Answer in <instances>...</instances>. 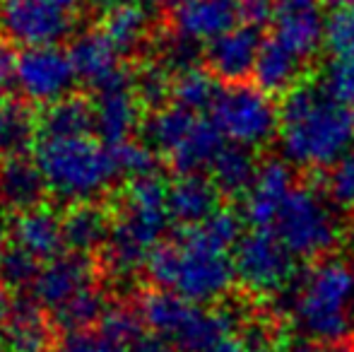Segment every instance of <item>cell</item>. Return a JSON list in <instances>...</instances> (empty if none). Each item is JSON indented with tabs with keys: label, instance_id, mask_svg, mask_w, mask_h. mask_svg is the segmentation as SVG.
<instances>
[{
	"label": "cell",
	"instance_id": "cell-1",
	"mask_svg": "<svg viewBox=\"0 0 354 352\" xmlns=\"http://www.w3.org/2000/svg\"><path fill=\"white\" fill-rule=\"evenodd\" d=\"M282 157L308 174L328 169L354 145V109L328 97L313 80L280 99Z\"/></svg>",
	"mask_w": 354,
	"mask_h": 352
},
{
	"label": "cell",
	"instance_id": "cell-2",
	"mask_svg": "<svg viewBox=\"0 0 354 352\" xmlns=\"http://www.w3.org/2000/svg\"><path fill=\"white\" fill-rule=\"evenodd\" d=\"M287 321L318 345L354 343V256L311 261L289 287Z\"/></svg>",
	"mask_w": 354,
	"mask_h": 352
},
{
	"label": "cell",
	"instance_id": "cell-3",
	"mask_svg": "<svg viewBox=\"0 0 354 352\" xmlns=\"http://www.w3.org/2000/svg\"><path fill=\"white\" fill-rule=\"evenodd\" d=\"M34 160L51 193L68 203L99 201L118 176L111 147L97 138H41Z\"/></svg>",
	"mask_w": 354,
	"mask_h": 352
},
{
	"label": "cell",
	"instance_id": "cell-4",
	"mask_svg": "<svg viewBox=\"0 0 354 352\" xmlns=\"http://www.w3.org/2000/svg\"><path fill=\"white\" fill-rule=\"evenodd\" d=\"M272 230L289 254L301 259L304 263L337 254L345 241L340 210L333 205L313 176L308 181H304L301 176L289 191Z\"/></svg>",
	"mask_w": 354,
	"mask_h": 352
},
{
	"label": "cell",
	"instance_id": "cell-5",
	"mask_svg": "<svg viewBox=\"0 0 354 352\" xmlns=\"http://www.w3.org/2000/svg\"><path fill=\"white\" fill-rule=\"evenodd\" d=\"M294 256L275 230H248L232 254L234 275L241 297L253 304L277 299L289 292L297 275Z\"/></svg>",
	"mask_w": 354,
	"mask_h": 352
},
{
	"label": "cell",
	"instance_id": "cell-6",
	"mask_svg": "<svg viewBox=\"0 0 354 352\" xmlns=\"http://www.w3.org/2000/svg\"><path fill=\"white\" fill-rule=\"evenodd\" d=\"M210 113L229 142H239L253 150L270 145L280 133V106L251 82L222 87Z\"/></svg>",
	"mask_w": 354,
	"mask_h": 352
},
{
	"label": "cell",
	"instance_id": "cell-7",
	"mask_svg": "<svg viewBox=\"0 0 354 352\" xmlns=\"http://www.w3.org/2000/svg\"><path fill=\"white\" fill-rule=\"evenodd\" d=\"M111 205L116 212V227L131 239L149 251L162 244V237L167 234L171 222L169 186L162 174L126 181Z\"/></svg>",
	"mask_w": 354,
	"mask_h": 352
},
{
	"label": "cell",
	"instance_id": "cell-8",
	"mask_svg": "<svg viewBox=\"0 0 354 352\" xmlns=\"http://www.w3.org/2000/svg\"><path fill=\"white\" fill-rule=\"evenodd\" d=\"M73 24L75 12L56 0H0V34L10 44L58 46Z\"/></svg>",
	"mask_w": 354,
	"mask_h": 352
},
{
	"label": "cell",
	"instance_id": "cell-9",
	"mask_svg": "<svg viewBox=\"0 0 354 352\" xmlns=\"http://www.w3.org/2000/svg\"><path fill=\"white\" fill-rule=\"evenodd\" d=\"M77 82L73 58L61 46H34L22 48L17 58V80L15 87L22 97L39 106L73 94Z\"/></svg>",
	"mask_w": 354,
	"mask_h": 352
},
{
	"label": "cell",
	"instance_id": "cell-10",
	"mask_svg": "<svg viewBox=\"0 0 354 352\" xmlns=\"http://www.w3.org/2000/svg\"><path fill=\"white\" fill-rule=\"evenodd\" d=\"M178 246H181V263H178L174 292L201 306L222 304L229 292L236 287V275H234L229 254H217V251L183 244V241H178Z\"/></svg>",
	"mask_w": 354,
	"mask_h": 352
},
{
	"label": "cell",
	"instance_id": "cell-11",
	"mask_svg": "<svg viewBox=\"0 0 354 352\" xmlns=\"http://www.w3.org/2000/svg\"><path fill=\"white\" fill-rule=\"evenodd\" d=\"M94 111H97V136L104 145H118L131 140L140 131L145 109L133 89V66H126L111 82L94 89Z\"/></svg>",
	"mask_w": 354,
	"mask_h": 352
},
{
	"label": "cell",
	"instance_id": "cell-12",
	"mask_svg": "<svg viewBox=\"0 0 354 352\" xmlns=\"http://www.w3.org/2000/svg\"><path fill=\"white\" fill-rule=\"evenodd\" d=\"M299 178V169L284 157H261L256 181L241 201V215L251 230H272L284 198L297 186Z\"/></svg>",
	"mask_w": 354,
	"mask_h": 352
},
{
	"label": "cell",
	"instance_id": "cell-13",
	"mask_svg": "<svg viewBox=\"0 0 354 352\" xmlns=\"http://www.w3.org/2000/svg\"><path fill=\"white\" fill-rule=\"evenodd\" d=\"M102 266L87 254H61L56 259L46 261L39 270V277L32 287V297L48 311L58 309L73 299L77 292L97 285V275Z\"/></svg>",
	"mask_w": 354,
	"mask_h": 352
},
{
	"label": "cell",
	"instance_id": "cell-14",
	"mask_svg": "<svg viewBox=\"0 0 354 352\" xmlns=\"http://www.w3.org/2000/svg\"><path fill=\"white\" fill-rule=\"evenodd\" d=\"M261 44V29L239 24L227 34L205 44V68L224 85L246 82L253 75Z\"/></svg>",
	"mask_w": 354,
	"mask_h": 352
},
{
	"label": "cell",
	"instance_id": "cell-15",
	"mask_svg": "<svg viewBox=\"0 0 354 352\" xmlns=\"http://www.w3.org/2000/svg\"><path fill=\"white\" fill-rule=\"evenodd\" d=\"M253 85L272 99L287 97L292 89H297L304 82L313 80L311 63L299 58L294 51L277 37H263V44L258 48L256 66H253Z\"/></svg>",
	"mask_w": 354,
	"mask_h": 352
},
{
	"label": "cell",
	"instance_id": "cell-16",
	"mask_svg": "<svg viewBox=\"0 0 354 352\" xmlns=\"http://www.w3.org/2000/svg\"><path fill=\"white\" fill-rule=\"evenodd\" d=\"M116 212L113 205L104 201H80L71 203L63 210V237L66 249L75 254H102L106 241L111 239Z\"/></svg>",
	"mask_w": 354,
	"mask_h": 352
},
{
	"label": "cell",
	"instance_id": "cell-17",
	"mask_svg": "<svg viewBox=\"0 0 354 352\" xmlns=\"http://www.w3.org/2000/svg\"><path fill=\"white\" fill-rule=\"evenodd\" d=\"M10 237L15 244L22 246L39 261H51L66 254V237H63V212H56L46 203L32 210L17 212L10 220Z\"/></svg>",
	"mask_w": 354,
	"mask_h": 352
},
{
	"label": "cell",
	"instance_id": "cell-18",
	"mask_svg": "<svg viewBox=\"0 0 354 352\" xmlns=\"http://www.w3.org/2000/svg\"><path fill=\"white\" fill-rule=\"evenodd\" d=\"M56 331L46 306L39 304L34 297H19L3 328V345L10 352H51Z\"/></svg>",
	"mask_w": 354,
	"mask_h": 352
},
{
	"label": "cell",
	"instance_id": "cell-19",
	"mask_svg": "<svg viewBox=\"0 0 354 352\" xmlns=\"http://www.w3.org/2000/svg\"><path fill=\"white\" fill-rule=\"evenodd\" d=\"M222 193L217 191L210 174H178L169 183V215L178 230L205 222L222 207Z\"/></svg>",
	"mask_w": 354,
	"mask_h": 352
},
{
	"label": "cell",
	"instance_id": "cell-20",
	"mask_svg": "<svg viewBox=\"0 0 354 352\" xmlns=\"http://www.w3.org/2000/svg\"><path fill=\"white\" fill-rule=\"evenodd\" d=\"M167 24L207 44L239 24V0H188L167 15Z\"/></svg>",
	"mask_w": 354,
	"mask_h": 352
},
{
	"label": "cell",
	"instance_id": "cell-21",
	"mask_svg": "<svg viewBox=\"0 0 354 352\" xmlns=\"http://www.w3.org/2000/svg\"><path fill=\"white\" fill-rule=\"evenodd\" d=\"M48 193L51 188L37 160H32L29 155L0 160V207L17 215V212L44 205Z\"/></svg>",
	"mask_w": 354,
	"mask_h": 352
},
{
	"label": "cell",
	"instance_id": "cell-22",
	"mask_svg": "<svg viewBox=\"0 0 354 352\" xmlns=\"http://www.w3.org/2000/svg\"><path fill=\"white\" fill-rule=\"evenodd\" d=\"M68 53L73 58L77 80L94 89L111 82L126 68L123 56L113 48V44L99 29H89V32L77 34L71 41Z\"/></svg>",
	"mask_w": 354,
	"mask_h": 352
},
{
	"label": "cell",
	"instance_id": "cell-23",
	"mask_svg": "<svg viewBox=\"0 0 354 352\" xmlns=\"http://www.w3.org/2000/svg\"><path fill=\"white\" fill-rule=\"evenodd\" d=\"M136 306L142 316L145 328L162 335V338L171 340V343L188 328L193 316L201 309V304H193V302H188L186 297H181L178 292L159 290V287H147V290H142L140 295H138Z\"/></svg>",
	"mask_w": 354,
	"mask_h": 352
},
{
	"label": "cell",
	"instance_id": "cell-24",
	"mask_svg": "<svg viewBox=\"0 0 354 352\" xmlns=\"http://www.w3.org/2000/svg\"><path fill=\"white\" fill-rule=\"evenodd\" d=\"M99 32L113 44L121 56L142 51L149 46L154 37L152 22H149L147 5L142 0H131V3H118L111 8L102 10L99 17Z\"/></svg>",
	"mask_w": 354,
	"mask_h": 352
},
{
	"label": "cell",
	"instance_id": "cell-25",
	"mask_svg": "<svg viewBox=\"0 0 354 352\" xmlns=\"http://www.w3.org/2000/svg\"><path fill=\"white\" fill-rule=\"evenodd\" d=\"M39 140L41 138H84L97 131L94 97L73 92L39 106Z\"/></svg>",
	"mask_w": 354,
	"mask_h": 352
},
{
	"label": "cell",
	"instance_id": "cell-26",
	"mask_svg": "<svg viewBox=\"0 0 354 352\" xmlns=\"http://www.w3.org/2000/svg\"><path fill=\"white\" fill-rule=\"evenodd\" d=\"M258 165H261V155L258 150L239 142H229L222 147L217 160L210 167V178L222 193L224 201L241 203L246 193L251 191L253 181L258 174Z\"/></svg>",
	"mask_w": 354,
	"mask_h": 352
},
{
	"label": "cell",
	"instance_id": "cell-27",
	"mask_svg": "<svg viewBox=\"0 0 354 352\" xmlns=\"http://www.w3.org/2000/svg\"><path fill=\"white\" fill-rule=\"evenodd\" d=\"M198 113L188 111V109L178 106V104H169L157 111L145 113L142 126H140V140L147 142L162 160H167L196 128Z\"/></svg>",
	"mask_w": 354,
	"mask_h": 352
},
{
	"label": "cell",
	"instance_id": "cell-28",
	"mask_svg": "<svg viewBox=\"0 0 354 352\" xmlns=\"http://www.w3.org/2000/svg\"><path fill=\"white\" fill-rule=\"evenodd\" d=\"M224 147V136L217 128V123L207 118H198L191 136L167 157V165L171 167L174 174H203L210 172L212 162Z\"/></svg>",
	"mask_w": 354,
	"mask_h": 352
},
{
	"label": "cell",
	"instance_id": "cell-29",
	"mask_svg": "<svg viewBox=\"0 0 354 352\" xmlns=\"http://www.w3.org/2000/svg\"><path fill=\"white\" fill-rule=\"evenodd\" d=\"M39 142V116L22 99H0V160L24 157Z\"/></svg>",
	"mask_w": 354,
	"mask_h": 352
},
{
	"label": "cell",
	"instance_id": "cell-30",
	"mask_svg": "<svg viewBox=\"0 0 354 352\" xmlns=\"http://www.w3.org/2000/svg\"><path fill=\"white\" fill-rule=\"evenodd\" d=\"M243 225H246V220H243L241 210H236L234 205H222L198 227L178 230L176 239L183 241V244L217 251V254H229V251L236 249L241 237L246 234Z\"/></svg>",
	"mask_w": 354,
	"mask_h": 352
},
{
	"label": "cell",
	"instance_id": "cell-31",
	"mask_svg": "<svg viewBox=\"0 0 354 352\" xmlns=\"http://www.w3.org/2000/svg\"><path fill=\"white\" fill-rule=\"evenodd\" d=\"M277 37L289 51H294L306 63H313L323 46H326V12H284L275 15L272 22Z\"/></svg>",
	"mask_w": 354,
	"mask_h": 352
},
{
	"label": "cell",
	"instance_id": "cell-32",
	"mask_svg": "<svg viewBox=\"0 0 354 352\" xmlns=\"http://www.w3.org/2000/svg\"><path fill=\"white\" fill-rule=\"evenodd\" d=\"M109 304L111 302H109L106 292L99 285H92L77 292L73 299H68L58 309H53L51 319L61 333H82V331H92V326H99Z\"/></svg>",
	"mask_w": 354,
	"mask_h": 352
},
{
	"label": "cell",
	"instance_id": "cell-33",
	"mask_svg": "<svg viewBox=\"0 0 354 352\" xmlns=\"http://www.w3.org/2000/svg\"><path fill=\"white\" fill-rule=\"evenodd\" d=\"M219 80L207 71L205 66L188 68V71L174 75V97L171 104L188 109L193 113L212 111L214 102L219 97Z\"/></svg>",
	"mask_w": 354,
	"mask_h": 352
},
{
	"label": "cell",
	"instance_id": "cell-34",
	"mask_svg": "<svg viewBox=\"0 0 354 352\" xmlns=\"http://www.w3.org/2000/svg\"><path fill=\"white\" fill-rule=\"evenodd\" d=\"M133 89L145 111L169 106L174 97V73L154 58H142L133 66Z\"/></svg>",
	"mask_w": 354,
	"mask_h": 352
},
{
	"label": "cell",
	"instance_id": "cell-35",
	"mask_svg": "<svg viewBox=\"0 0 354 352\" xmlns=\"http://www.w3.org/2000/svg\"><path fill=\"white\" fill-rule=\"evenodd\" d=\"M142 328L145 324L140 311L136 304H128V302H111L97 326L99 333L106 335L121 348H131L133 343H138L142 338Z\"/></svg>",
	"mask_w": 354,
	"mask_h": 352
},
{
	"label": "cell",
	"instance_id": "cell-36",
	"mask_svg": "<svg viewBox=\"0 0 354 352\" xmlns=\"http://www.w3.org/2000/svg\"><path fill=\"white\" fill-rule=\"evenodd\" d=\"M111 155L116 162L118 176L131 181V178L162 174V157L152 150L145 140H123L118 145H111Z\"/></svg>",
	"mask_w": 354,
	"mask_h": 352
},
{
	"label": "cell",
	"instance_id": "cell-37",
	"mask_svg": "<svg viewBox=\"0 0 354 352\" xmlns=\"http://www.w3.org/2000/svg\"><path fill=\"white\" fill-rule=\"evenodd\" d=\"M318 181V186L323 188L330 203L337 210H345L354 215V150L347 152L345 157L330 165L328 169L311 174Z\"/></svg>",
	"mask_w": 354,
	"mask_h": 352
},
{
	"label": "cell",
	"instance_id": "cell-38",
	"mask_svg": "<svg viewBox=\"0 0 354 352\" xmlns=\"http://www.w3.org/2000/svg\"><path fill=\"white\" fill-rule=\"evenodd\" d=\"M326 48L337 56H354V0H330L326 10Z\"/></svg>",
	"mask_w": 354,
	"mask_h": 352
},
{
	"label": "cell",
	"instance_id": "cell-39",
	"mask_svg": "<svg viewBox=\"0 0 354 352\" xmlns=\"http://www.w3.org/2000/svg\"><path fill=\"white\" fill-rule=\"evenodd\" d=\"M41 270V261L24 251L22 246L12 244L0 256V282L8 285L10 290H27L34 287Z\"/></svg>",
	"mask_w": 354,
	"mask_h": 352
},
{
	"label": "cell",
	"instance_id": "cell-40",
	"mask_svg": "<svg viewBox=\"0 0 354 352\" xmlns=\"http://www.w3.org/2000/svg\"><path fill=\"white\" fill-rule=\"evenodd\" d=\"M321 87L328 97L354 109V56H337L326 66Z\"/></svg>",
	"mask_w": 354,
	"mask_h": 352
},
{
	"label": "cell",
	"instance_id": "cell-41",
	"mask_svg": "<svg viewBox=\"0 0 354 352\" xmlns=\"http://www.w3.org/2000/svg\"><path fill=\"white\" fill-rule=\"evenodd\" d=\"M275 0H239V24L253 29H266L275 22Z\"/></svg>",
	"mask_w": 354,
	"mask_h": 352
},
{
	"label": "cell",
	"instance_id": "cell-42",
	"mask_svg": "<svg viewBox=\"0 0 354 352\" xmlns=\"http://www.w3.org/2000/svg\"><path fill=\"white\" fill-rule=\"evenodd\" d=\"M61 352H126V348L116 345L109 340L106 335L92 333V331H82V333H71L63 340Z\"/></svg>",
	"mask_w": 354,
	"mask_h": 352
},
{
	"label": "cell",
	"instance_id": "cell-43",
	"mask_svg": "<svg viewBox=\"0 0 354 352\" xmlns=\"http://www.w3.org/2000/svg\"><path fill=\"white\" fill-rule=\"evenodd\" d=\"M17 53L8 39H0V92L15 85L17 80Z\"/></svg>",
	"mask_w": 354,
	"mask_h": 352
},
{
	"label": "cell",
	"instance_id": "cell-44",
	"mask_svg": "<svg viewBox=\"0 0 354 352\" xmlns=\"http://www.w3.org/2000/svg\"><path fill=\"white\" fill-rule=\"evenodd\" d=\"M330 0H275V15L284 12H326Z\"/></svg>",
	"mask_w": 354,
	"mask_h": 352
},
{
	"label": "cell",
	"instance_id": "cell-45",
	"mask_svg": "<svg viewBox=\"0 0 354 352\" xmlns=\"http://www.w3.org/2000/svg\"><path fill=\"white\" fill-rule=\"evenodd\" d=\"M128 352H178L176 345L171 343V340L162 338V335L157 333H149V335H142L138 343H133Z\"/></svg>",
	"mask_w": 354,
	"mask_h": 352
},
{
	"label": "cell",
	"instance_id": "cell-46",
	"mask_svg": "<svg viewBox=\"0 0 354 352\" xmlns=\"http://www.w3.org/2000/svg\"><path fill=\"white\" fill-rule=\"evenodd\" d=\"M275 352H323V345L308 338H287Z\"/></svg>",
	"mask_w": 354,
	"mask_h": 352
},
{
	"label": "cell",
	"instance_id": "cell-47",
	"mask_svg": "<svg viewBox=\"0 0 354 352\" xmlns=\"http://www.w3.org/2000/svg\"><path fill=\"white\" fill-rule=\"evenodd\" d=\"M12 306H15V299H12V290L8 285L0 282V333H3L5 324H8L10 314H12Z\"/></svg>",
	"mask_w": 354,
	"mask_h": 352
},
{
	"label": "cell",
	"instance_id": "cell-48",
	"mask_svg": "<svg viewBox=\"0 0 354 352\" xmlns=\"http://www.w3.org/2000/svg\"><path fill=\"white\" fill-rule=\"evenodd\" d=\"M147 8H154V10H162V12H174L176 8H181V5H186L188 0H142Z\"/></svg>",
	"mask_w": 354,
	"mask_h": 352
},
{
	"label": "cell",
	"instance_id": "cell-49",
	"mask_svg": "<svg viewBox=\"0 0 354 352\" xmlns=\"http://www.w3.org/2000/svg\"><path fill=\"white\" fill-rule=\"evenodd\" d=\"M5 207H0V256L8 249V239H10V220L5 217Z\"/></svg>",
	"mask_w": 354,
	"mask_h": 352
},
{
	"label": "cell",
	"instance_id": "cell-50",
	"mask_svg": "<svg viewBox=\"0 0 354 352\" xmlns=\"http://www.w3.org/2000/svg\"><path fill=\"white\" fill-rule=\"evenodd\" d=\"M56 3H61L66 10H71V12H77V8L82 5V0H56Z\"/></svg>",
	"mask_w": 354,
	"mask_h": 352
},
{
	"label": "cell",
	"instance_id": "cell-51",
	"mask_svg": "<svg viewBox=\"0 0 354 352\" xmlns=\"http://www.w3.org/2000/svg\"><path fill=\"white\" fill-rule=\"evenodd\" d=\"M335 352H354V343H347V345H340V348H335Z\"/></svg>",
	"mask_w": 354,
	"mask_h": 352
},
{
	"label": "cell",
	"instance_id": "cell-52",
	"mask_svg": "<svg viewBox=\"0 0 354 352\" xmlns=\"http://www.w3.org/2000/svg\"><path fill=\"white\" fill-rule=\"evenodd\" d=\"M0 352H10L8 348H5V345H0Z\"/></svg>",
	"mask_w": 354,
	"mask_h": 352
}]
</instances>
